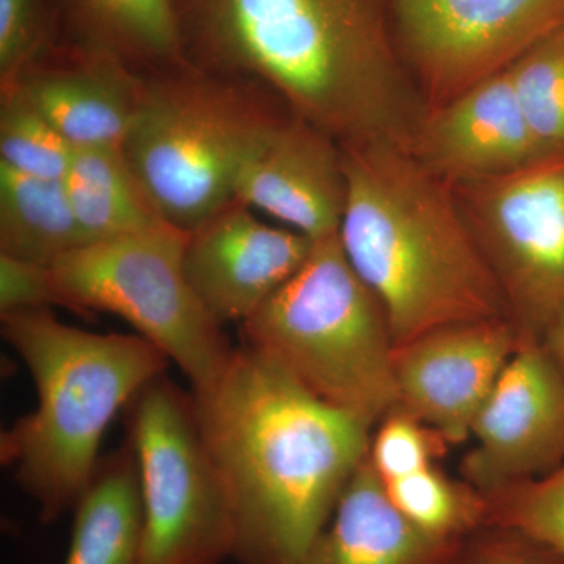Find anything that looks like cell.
Wrapping results in <instances>:
<instances>
[{
  "label": "cell",
  "instance_id": "obj_1",
  "mask_svg": "<svg viewBox=\"0 0 564 564\" xmlns=\"http://www.w3.org/2000/svg\"><path fill=\"white\" fill-rule=\"evenodd\" d=\"M388 0H174L195 68L251 82L340 147L411 150L423 104Z\"/></svg>",
  "mask_w": 564,
  "mask_h": 564
},
{
  "label": "cell",
  "instance_id": "obj_2",
  "mask_svg": "<svg viewBox=\"0 0 564 564\" xmlns=\"http://www.w3.org/2000/svg\"><path fill=\"white\" fill-rule=\"evenodd\" d=\"M192 393L231 505L232 558L304 564L369 455L372 423L326 403L250 344Z\"/></svg>",
  "mask_w": 564,
  "mask_h": 564
},
{
  "label": "cell",
  "instance_id": "obj_3",
  "mask_svg": "<svg viewBox=\"0 0 564 564\" xmlns=\"http://www.w3.org/2000/svg\"><path fill=\"white\" fill-rule=\"evenodd\" d=\"M343 150L347 204L340 242L383 304L395 348L445 326L511 321L455 188L399 144Z\"/></svg>",
  "mask_w": 564,
  "mask_h": 564
},
{
  "label": "cell",
  "instance_id": "obj_4",
  "mask_svg": "<svg viewBox=\"0 0 564 564\" xmlns=\"http://www.w3.org/2000/svg\"><path fill=\"white\" fill-rule=\"evenodd\" d=\"M35 381L39 404L0 436V459L44 524L74 511L99 464L104 433L170 359L140 334H99L44 310L0 315Z\"/></svg>",
  "mask_w": 564,
  "mask_h": 564
},
{
  "label": "cell",
  "instance_id": "obj_5",
  "mask_svg": "<svg viewBox=\"0 0 564 564\" xmlns=\"http://www.w3.org/2000/svg\"><path fill=\"white\" fill-rule=\"evenodd\" d=\"M272 98L192 65L143 76L122 152L163 221L191 232L232 202L245 163L289 111Z\"/></svg>",
  "mask_w": 564,
  "mask_h": 564
},
{
  "label": "cell",
  "instance_id": "obj_6",
  "mask_svg": "<svg viewBox=\"0 0 564 564\" xmlns=\"http://www.w3.org/2000/svg\"><path fill=\"white\" fill-rule=\"evenodd\" d=\"M243 332L247 344L333 406L372 425L400 406L383 304L352 269L339 234L315 240L299 272Z\"/></svg>",
  "mask_w": 564,
  "mask_h": 564
},
{
  "label": "cell",
  "instance_id": "obj_7",
  "mask_svg": "<svg viewBox=\"0 0 564 564\" xmlns=\"http://www.w3.org/2000/svg\"><path fill=\"white\" fill-rule=\"evenodd\" d=\"M187 232L165 225L85 245L51 267L61 306L110 313L165 352L206 391L225 372L234 350L187 280Z\"/></svg>",
  "mask_w": 564,
  "mask_h": 564
},
{
  "label": "cell",
  "instance_id": "obj_8",
  "mask_svg": "<svg viewBox=\"0 0 564 564\" xmlns=\"http://www.w3.org/2000/svg\"><path fill=\"white\" fill-rule=\"evenodd\" d=\"M139 466L143 564H221L236 530L225 486L196 417L193 393L159 375L124 408Z\"/></svg>",
  "mask_w": 564,
  "mask_h": 564
},
{
  "label": "cell",
  "instance_id": "obj_9",
  "mask_svg": "<svg viewBox=\"0 0 564 564\" xmlns=\"http://www.w3.org/2000/svg\"><path fill=\"white\" fill-rule=\"evenodd\" d=\"M454 188L511 322L541 343L564 304V155Z\"/></svg>",
  "mask_w": 564,
  "mask_h": 564
},
{
  "label": "cell",
  "instance_id": "obj_10",
  "mask_svg": "<svg viewBox=\"0 0 564 564\" xmlns=\"http://www.w3.org/2000/svg\"><path fill=\"white\" fill-rule=\"evenodd\" d=\"M392 31L423 110L507 70L564 28V0H391Z\"/></svg>",
  "mask_w": 564,
  "mask_h": 564
},
{
  "label": "cell",
  "instance_id": "obj_11",
  "mask_svg": "<svg viewBox=\"0 0 564 564\" xmlns=\"http://www.w3.org/2000/svg\"><path fill=\"white\" fill-rule=\"evenodd\" d=\"M464 473L488 497L564 464V377L540 340L522 339L480 413Z\"/></svg>",
  "mask_w": 564,
  "mask_h": 564
},
{
  "label": "cell",
  "instance_id": "obj_12",
  "mask_svg": "<svg viewBox=\"0 0 564 564\" xmlns=\"http://www.w3.org/2000/svg\"><path fill=\"white\" fill-rule=\"evenodd\" d=\"M522 337L510 318L459 323L395 348L400 406L447 444L470 430Z\"/></svg>",
  "mask_w": 564,
  "mask_h": 564
},
{
  "label": "cell",
  "instance_id": "obj_13",
  "mask_svg": "<svg viewBox=\"0 0 564 564\" xmlns=\"http://www.w3.org/2000/svg\"><path fill=\"white\" fill-rule=\"evenodd\" d=\"M314 240L259 220L232 199L187 232L184 270L193 291L218 323H243L306 261Z\"/></svg>",
  "mask_w": 564,
  "mask_h": 564
},
{
  "label": "cell",
  "instance_id": "obj_14",
  "mask_svg": "<svg viewBox=\"0 0 564 564\" xmlns=\"http://www.w3.org/2000/svg\"><path fill=\"white\" fill-rule=\"evenodd\" d=\"M234 199L314 242L339 234L347 204L343 147L288 111L245 163Z\"/></svg>",
  "mask_w": 564,
  "mask_h": 564
},
{
  "label": "cell",
  "instance_id": "obj_15",
  "mask_svg": "<svg viewBox=\"0 0 564 564\" xmlns=\"http://www.w3.org/2000/svg\"><path fill=\"white\" fill-rule=\"evenodd\" d=\"M7 88H17L74 148H122L139 109L143 76L63 41L0 90Z\"/></svg>",
  "mask_w": 564,
  "mask_h": 564
},
{
  "label": "cell",
  "instance_id": "obj_16",
  "mask_svg": "<svg viewBox=\"0 0 564 564\" xmlns=\"http://www.w3.org/2000/svg\"><path fill=\"white\" fill-rule=\"evenodd\" d=\"M410 151L452 187L540 159L508 69L423 115Z\"/></svg>",
  "mask_w": 564,
  "mask_h": 564
},
{
  "label": "cell",
  "instance_id": "obj_17",
  "mask_svg": "<svg viewBox=\"0 0 564 564\" xmlns=\"http://www.w3.org/2000/svg\"><path fill=\"white\" fill-rule=\"evenodd\" d=\"M464 547L413 524L367 455L304 564H462Z\"/></svg>",
  "mask_w": 564,
  "mask_h": 564
},
{
  "label": "cell",
  "instance_id": "obj_18",
  "mask_svg": "<svg viewBox=\"0 0 564 564\" xmlns=\"http://www.w3.org/2000/svg\"><path fill=\"white\" fill-rule=\"evenodd\" d=\"M66 43L115 58L140 76L191 66L174 0H54Z\"/></svg>",
  "mask_w": 564,
  "mask_h": 564
},
{
  "label": "cell",
  "instance_id": "obj_19",
  "mask_svg": "<svg viewBox=\"0 0 564 564\" xmlns=\"http://www.w3.org/2000/svg\"><path fill=\"white\" fill-rule=\"evenodd\" d=\"M63 564H143V503L131 445L99 459L74 508Z\"/></svg>",
  "mask_w": 564,
  "mask_h": 564
},
{
  "label": "cell",
  "instance_id": "obj_20",
  "mask_svg": "<svg viewBox=\"0 0 564 564\" xmlns=\"http://www.w3.org/2000/svg\"><path fill=\"white\" fill-rule=\"evenodd\" d=\"M65 185L87 245L165 225L122 148H76Z\"/></svg>",
  "mask_w": 564,
  "mask_h": 564
},
{
  "label": "cell",
  "instance_id": "obj_21",
  "mask_svg": "<svg viewBox=\"0 0 564 564\" xmlns=\"http://www.w3.org/2000/svg\"><path fill=\"white\" fill-rule=\"evenodd\" d=\"M85 245L65 180L28 176L0 163V254L52 267Z\"/></svg>",
  "mask_w": 564,
  "mask_h": 564
},
{
  "label": "cell",
  "instance_id": "obj_22",
  "mask_svg": "<svg viewBox=\"0 0 564 564\" xmlns=\"http://www.w3.org/2000/svg\"><path fill=\"white\" fill-rule=\"evenodd\" d=\"M540 158L564 155V28L508 68Z\"/></svg>",
  "mask_w": 564,
  "mask_h": 564
},
{
  "label": "cell",
  "instance_id": "obj_23",
  "mask_svg": "<svg viewBox=\"0 0 564 564\" xmlns=\"http://www.w3.org/2000/svg\"><path fill=\"white\" fill-rule=\"evenodd\" d=\"M384 484L395 507L433 536L463 541L486 527L485 497L459 488L433 466Z\"/></svg>",
  "mask_w": 564,
  "mask_h": 564
},
{
  "label": "cell",
  "instance_id": "obj_24",
  "mask_svg": "<svg viewBox=\"0 0 564 564\" xmlns=\"http://www.w3.org/2000/svg\"><path fill=\"white\" fill-rule=\"evenodd\" d=\"M0 95V163L28 176L65 180L76 148L17 88Z\"/></svg>",
  "mask_w": 564,
  "mask_h": 564
},
{
  "label": "cell",
  "instance_id": "obj_25",
  "mask_svg": "<svg viewBox=\"0 0 564 564\" xmlns=\"http://www.w3.org/2000/svg\"><path fill=\"white\" fill-rule=\"evenodd\" d=\"M486 527L514 530L564 554V464L485 497Z\"/></svg>",
  "mask_w": 564,
  "mask_h": 564
},
{
  "label": "cell",
  "instance_id": "obj_26",
  "mask_svg": "<svg viewBox=\"0 0 564 564\" xmlns=\"http://www.w3.org/2000/svg\"><path fill=\"white\" fill-rule=\"evenodd\" d=\"M54 0H0V87L57 43Z\"/></svg>",
  "mask_w": 564,
  "mask_h": 564
},
{
  "label": "cell",
  "instance_id": "obj_27",
  "mask_svg": "<svg viewBox=\"0 0 564 564\" xmlns=\"http://www.w3.org/2000/svg\"><path fill=\"white\" fill-rule=\"evenodd\" d=\"M444 444L440 433L397 408L373 434L369 456L381 478L391 481L433 466Z\"/></svg>",
  "mask_w": 564,
  "mask_h": 564
},
{
  "label": "cell",
  "instance_id": "obj_28",
  "mask_svg": "<svg viewBox=\"0 0 564 564\" xmlns=\"http://www.w3.org/2000/svg\"><path fill=\"white\" fill-rule=\"evenodd\" d=\"M61 306L51 267L0 254V315Z\"/></svg>",
  "mask_w": 564,
  "mask_h": 564
},
{
  "label": "cell",
  "instance_id": "obj_29",
  "mask_svg": "<svg viewBox=\"0 0 564 564\" xmlns=\"http://www.w3.org/2000/svg\"><path fill=\"white\" fill-rule=\"evenodd\" d=\"M464 547L462 564H564L563 552L514 530L486 527Z\"/></svg>",
  "mask_w": 564,
  "mask_h": 564
},
{
  "label": "cell",
  "instance_id": "obj_30",
  "mask_svg": "<svg viewBox=\"0 0 564 564\" xmlns=\"http://www.w3.org/2000/svg\"><path fill=\"white\" fill-rule=\"evenodd\" d=\"M545 350L552 356L558 369L564 377V304L562 310L556 313L554 321L545 329L543 340Z\"/></svg>",
  "mask_w": 564,
  "mask_h": 564
}]
</instances>
